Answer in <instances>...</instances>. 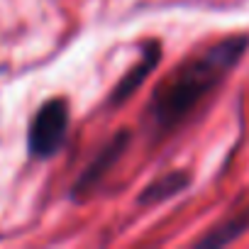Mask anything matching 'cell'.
I'll use <instances>...</instances> for the list:
<instances>
[{
    "instance_id": "cell-1",
    "label": "cell",
    "mask_w": 249,
    "mask_h": 249,
    "mask_svg": "<svg viewBox=\"0 0 249 249\" xmlns=\"http://www.w3.org/2000/svg\"><path fill=\"white\" fill-rule=\"evenodd\" d=\"M247 49L249 35H230L181 61L152 93L147 105L149 132H154V137H164L186 122L191 112L234 71Z\"/></svg>"
},
{
    "instance_id": "cell-2",
    "label": "cell",
    "mask_w": 249,
    "mask_h": 249,
    "mask_svg": "<svg viewBox=\"0 0 249 249\" xmlns=\"http://www.w3.org/2000/svg\"><path fill=\"white\" fill-rule=\"evenodd\" d=\"M71 110L64 98L47 100L32 117L27 132V152L32 159H49L54 157L69 135Z\"/></svg>"
},
{
    "instance_id": "cell-3",
    "label": "cell",
    "mask_w": 249,
    "mask_h": 249,
    "mask_svg": "<svg viewBox=\"0 0 249 249\" xmlns=\"http://www.w3.org/2000/svg\"><path fill=\"white\" fill-rule=\"evenodd\" d=\"M130 140H132V135H130L127 130H120L117 135H112V137L95 152V157L86 164V169L81 171V176H78L76 183L71 186V198L81 200V198L90 196V193L98 188V183L112 171V166L122 159V154L127 152Z\"/></svg>"
},
{
    "instance_id": "cell-4",
    "label": "cell",
    "mask_w": 249,
    "mask_h": 249,
    "mask_svg": "<svg viewBox=\"0 0 249 249\" xmlns=\"http://www.w3.org/2000/svg\"><path fill=\"white\" fill-rule=\"evenodd\" d=\"M159 61H161V44H159L157 39L144 42L142 56H140L137 66H132L127 73H124V76L117 81V86L112 88V93H110V105H112V107L122 105L124 100H127V98L149 78V73L159 66Z\"/></svg>"
},
{
    "instance_id": "cell-5",
    "label": "cell",
    "mask_w": 249,
    "mask_h": 249,
    "mask_svg": "<svg viewBox=\"0 0 249 249\" xmlns=\"http://www.w3.org/2000/svg\"><path fill=\"white\" fill-rule=\"evenodd\" d=\"M191 186V174L188 171H169L159 178H154L137 198L140 205H157V203H164L178 193H183L186 188Z\"/></svg>"
},
{
    "instance_id": "cell-6",
    "label": "cell",
    "mask_w": 249,
    "mask_h": 249,
    "mask_svg": "<svg viewBox=\"0 0 249 249\" xmlns=\"http://www.w3.org/2000/svg\"><path fill=\"white\" fill-rule=\"evenodd\" d=\"M244 230H249V213H244L242 217H234L220 227H215L213 232H208L203 239H198V247H225L230 242H234Z\"/></svg>"
}]
</instances>
